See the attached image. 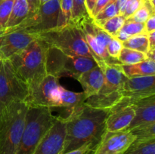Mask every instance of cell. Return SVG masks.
Returning <instances> with one entry per match:
<instances>
[{"label": "cell", "instance_id": "cell-1", "mask_svg": "<svg viewBox=\"0 0 155 154\" xmlns=\"http://www.w3.org/2000/svg\"><path fill=\"white\" fill-rule=\"evenodd\" d=\"M110 110L93 108L85 104L71 110L64 118L66 126L63 152L86 143L97 146L106 131V119Z\"/></svg>", "mask_w": 155, "mask_h": 154}, {"label": "cell", "instance_id": "cell-2", "mask_svg": "<svg viewBox=\"0 0 155 154\" xmlns=\"http://www.w3.org/2000/svg\"><path fill=\"white\" fill-rule=\"evenodd\" d=\"M47 48L43 42L36 39L27 48L8 59L15 72L25 82L30 91L46 75Z\"/></svg>", "mask_w": 155, "mask_h": 154}, {"label": "cell", "instance_id": "cell-3", "mask_svg": "<svg viewBox=\"0 0 155 154\" xmlns=\"http://www.w3.org/2000/svg\"><path fill=\"white\" fill-rule=\"evenodd\" d=\"M33 35L48 48H56L68 54L93 58L77 24L70 23L64 27Z\"/></svg>", "mask_w": 155, "mask_h": 154}, {"label": "cell", "instance_id": "cell-4", "mask_svg": "<svg viewBox=\"0 0 155 154\" xmlns=\"http://www.w3.org/2000/svg\"><path fill=\"white\" fill-rule=\"evenodd\" d=\"M47 107L28 105L25 126L15 154H33L36 146L58 119Z\"/></svg>", "mask_w": 155, "mask_h": 154}, {"label": "cell", "instance_id": "cell-5", "mask_svg": "<svg viewBox=\"0 0 155 154\" xmlns=\"http://www.w3.org/2000/svg\"><path fill=\"white\" fill-rule=\"evenodd\" d=\"M27 110L26 102H15L6 106L0 128V154L16 153L24 132Z\"/></svg>", "mask_w": 155, "mask_h": 154}, {"label": "cell", "instance_id": "cell-6", "mask_svg": "<svg viewBox=\"0 0 155 154\" xmlns=\"http://www.w3.org/2000/svg\"><path fill=\"white\" fill-rule=\"evenodd\" d=\"M96 66L98 65L92 57L68 54L56 48H47V74L58 79L71 77L77 80L83 72Z\"/></svg>", "mask_w": 155, "mask_h": 154}, {"label": "cell", "instance_id": "cell-7", "mask_svg": "<svg viewBox=\"0 0 155 154\" xmlns=\"http://www.w3.org/2000/svg\"><path fill=\"white\" fill-rule=\"evenodd\" d=\"M102 86L96 95L89 97L84 104L93 108L110 110L121 100L123 85L127 77L124 75L121 64L109 65L104 71Z\"/></svg>", "mask_w": 155, "mask_h": 154}, {"label": "cell", "instance_id": "cell-8", "mask_svg": "<svg viewBox=\"0 0 155 154\" xmlns=\"http://www.w3.org/2000/svg\"><path fill=\"white\" fill-rule=\"evenodd\" d=\"M30 90L17 74L8 59H0V101L5 106L26 102Z\"/></svg>", "mask_w": 155, "mask_h": 154}, {"label": "cell", "instance_id": "cell-9", "mask_svg": "<svg viewBox=\"0 0 155 154\" xmlns=\"http://www.w3.org/2000/svg\"><path fill=\"white\" fill-rule=\"evenodd\" d=\"M60 0H50L41 5L36 13L30 14L25 21L7 33L24 30L31 34H35L57 28L60 14Z\"/></svg>", "mask_w": 155, "mask_h": 154}, {"label": "cell", "instance_id": "cell-10", "mask_svg": "<svg viewBox=\"0 0 155 154\" xmlns=\"http://www.w3.org/2000/svg\"><path fill=\"white\" fill-rule=\"evenodd\" d=\"M154 95L155 75L127 78L121 91V100L114 107L131 106L139 100Z\"/></svg>", "mask_w": 155, "mask_h": 154}, {"label": "cell", "instance_id": "cell-11", "mask_svg": "<svg viewBox=\"0 0 155 154\" xmlns=\"http://www.w3.org/2000/svg\"><path fill=\"white\" fill-rule=\"evenodd\" d=\"M59 85L58 79L46 74L43 79L30 91L26 103L28 105L47 107L52 110Z\"/></svg>", "mask_w": 155, "mask_h": 154}, {"label": "cell", "instance_id": "cell-12", "mask_svg": "<svg viewBox=\"0 0 155 154\" xmlns=\"http://www.w3.org/2000/svg\"><path fill=\"white\" fill-rule=\"evenodd\" d=\"M134 140V136L127 129L106 131L92 154H124Z\"/></svg>", "mask_w": 155, "mask_h": 154}, {"label": "cell", "instance_id": "cell-13", "mask_svg": "<svg viewBox=\"0 0 155 154\" xmlns=\"http://www.w3.org/2000/svg\"><path fill=\"white\" fill-rule=\"evenodd\" d=\"M66 135L64 118L58 116L33 154H62Z\"/></svg>", "mask_w": 155, "mask_h": 154}, {"label": "cell", "instance_id": "cell-14", "mask_svg": "<svg viewBox=\"0 0 155 154\" xmlns=\"http://www.w3.org/2000/svg\"><path fill=\"white\" fill-rule=\"evenodd\" d=\"M36 38L24 30H14L4 34L0 44V59H9L27 48Z\"/></svg>", "mask_w": 155, "mask_h": 154}, {"label": "cell", "instance_id": "cell-15", "mask_svg": "<svg viewBox=\"0 0 155 154\" xmlns=\"http://www.w3.org/2000/svg\"><path fill=\"white\" fill-rule=\"evenodd\" d=\"M135 116L132 106H121L111 108L106 119V131H120L129 128Z\"/></svg>", "mask_w": 155, "mask_h": 154}, {"label": "cell", "instance_id": "cell-16", "mask_svg": "<svg viewBox=\"0 0 155 154\" xmlns=\"http://www.w3.org/2000/svg\"><path fill=\"white\" fill-rule=\"evenodd\" d=\"M131 106L135 110V116L127 130L142 124L155 122V95L139 100Z\"/></svg>", "mask_w": 155, "mask_h": 154}, {"label": "cell", "instance_id": "cell-17", "mask_svg": "<svg viewBox=\"0 0 155 154\" xmlns=\"http://www.w3.org/2000/svg\"><path fill=\"white\" fill-rule=\"evenodd\" d=\"M104 72L99 66L95 67L83 72L78 78L77 81L80 83L83 89V93L86 99L89 97L96 95L100 90L104 82Z\"/></svg>", "mask_w": 155, "mask_h": 154}, {"label": "cell", "instance_id": "cell-18", "mask_svg": "<svg viewBox=\"0 0 155 154\" xmlns=\"http://www.w3.org/2000/svg\"><path fill=\"white\" fill-rule=\"evenodd\" d=\"M86 100V97L83 92L71 91L60 85L54 98V108H64L70 113L84 104Z\"/></svg>", "mask_w": 155, "mask_h": 154}, {"label": "cell", "instance_id": "cell-19", "mask_svg": "<svg viewBox=\"0 0 155 154\" xmlns=\"http://www.w3.org/2000/svg\"><path fill=\"white\" fill-rule=\"evenodd\" d=\"M30 14V8L26 0H15L12 13L3 31V34L20 25L28 18Z\"/></svg>", "mask_w": 155, "mask_h": 154}, {"label": "cell", "instance_id": "cell-20", "mask_svg": "<svg viewBox=\"0 0 155 154\" xmlns=\"http://www.w3.org/2000/svg\"><path fill=\"white\" fill-rule=\"evenodd\" d=\"M121 68L127 78L155 75V62L151 59H147L135 64L121 65Z\"/></svg>", "mask_w": 155, "mask_h": 154}, {"label": "cell", "instance_id": "cell-21", "mask_svg": "<svg viewBox=\"0 0 155 154\" xmlns=\"http://www.w3.org/2000/svg\"><path fill=\"white\" fill-rule=\"evenodd\" d=\"M124 154H155V139L147 140H135Z\"/></svg>", "mask_w": 155, "mask_h": 154}, {"label": "cell", "instance_id": "cell-22", "mask_svg": "<svg viewBox=\"0 0 155 154\" xmlns=\"http://www.w3.org/2000/svg\"><path fill=\"white\" fill-rule=\"evenodd\" d=\"M147 59L148 57L145 53L130 48H123L117 60L121 65H132L144 61Z\"/></svg>", "mask_w": 155, "mask_h": 154}, {"label": "cell", "instance_id": "cell-23", "mask_svg": "<svg viewBox=\"0 0 155 154\" xmlns=\"http://www.w3.org/2000/svg\"><path fill=\"white\" fill-rule=\"evenodd\" d=\"M124 48L136 50L140 52L147 54L149 51L148 40L147 34H140L133 36L129 38L127 41L123 42Z\"/></svg>", "mask_w": 155, "mask_h": 154}, {"label": "cell", "instance_id": "cell-24", "mask_svg": "<svg viewBox=\"0 0 155 154\" xmlns=\"http://www.w3.org/2000/svg\"><path fill=\"white\" fill-rule=\"evenodd\" d=\"M136 140H147L155 139V122L142 124L129 129Z\"/></svg>", "mask_w": 155, "mask_h": 154}, {"label": "cell", "instance_id": "cell-25", "mask_svg": "<svg viewBox=\"0 0 155 154\" xmlns=\"http://www.w3.org/2000/svg\"><path fill=\"white\" fill-rule=\"evenodd\" d=\"M125 21L126 18L123 15L118 14L107 20L98 26L101 27L106 33H108L111 37H115L124 26Z\"/></svg>", "mask_w": 155, "mask_h": 154}, {"label": "cell", "instance_id": "cell-26", "mask_svg": "<svg viewBox=\"0 0 155 154\" xmlns=\"http://www.w3.org/2000/svg\"><path fill=\"white\" fill-rule=\"evenodd\" d=\"M86 0H73L71 22L79 24L85 18L90 17L86 11Z\"/></svg>", "mask_w": 155, "mask_h": 154}, {"label": "cell", "instance_id": "cell-27", "mask_svg": "<svg viewBox=\"0 0 155 154\" xmlns=\"http://www.w3.org/2000/svg\"><path fill=\"white\" fill-rule=\"evenodd\" d=\"M73 0H61L60 14H59L58 27L68 25L71 22Z\"/></svg>", "mask_w": 155, "mask_h": 154}, {"label": "cell", "instance_id": "cell-28", "mask_svg": "<svg viewBox=\"0 0 155 154\" xmlns=\"http://www.w3.org/2000/svg\"><path fill=\"white\" fill-rule=\"evenodd\" d=\"M15 0H3L0 2V31H4L12 13Z\"/></svg>", "mask_w": 155, "mask_h": 154}, {"label": "cell", "instance_id": "cell-29", "mask_svg": "<svg viewBox=\"0 0 155 154\" xmlns=\"http://www.w3.org/2000/svg\"><path fill=\"white\" fill-rule=\"evenodd\" d=\"M118 14H119V13H118L116 5H115V3L113 2L111 4L108 5L103 10H101L92 19L95 21V24L100 25V24H101L103 22L107 21V20L110 19V18H113V17L117 16Z\"/></svg>", "mask_w": 155, "mask_h": 154}, {"label": "cell", "instance_id": "cell-30", "mask_svg": "<svg viewBox=\"0 0 155 154\" xmlns=\"http://www.w3.org/2000/svg\"><path fill=\"white\" fill-rule=\"evenodd\" d=\"M120 30L130 36L146 34L145 30V23H137L126 21Z\"/></svg>", "mask_w": 155, "mask_h": 154}, {"label": "cell", "instance_id": "cell-31", "mask_svg": "<svg viewBox=\"0 0 155 154\" xmlns=\"http://www.w3.org/2000/svg\"><path fill=\"white\" fill-rule=\"evenodd\" d=\"M123 48L124 47H123L122 42L118 40L115 37H112L110 42L106 47V49H107V53L110 57L114 59H117Z\"/></svg>", "mask_w": 155, "mask_h": 154}, {"label": "cell", "instance_id": "cell-32", "mask_svg": "<svg viewBox=\"0 0 155 154\" xmlns=\"http://www.w3.org/2000/svg\"><path fill=\"white\" fill-rule=\"evenodd\" d=\"M142 0H127L122 15L127 19L133 14L142 5Z\"/></svg>", "mask_w": 155, "mask_h": 154}, {"label": "cell", "instance_id": "cell-33", "mask_svg": "<svg viewBox=\"0 0 155 154\" xmlns=\"http://www.w3.org/2000/svg\"><path fill=\"white\" fill-rule=\"evenodd\" d=\"M115 0H98L95 4V8H94L93 11H92V14H91V18H93L101 11V10L107 7L108 5L111 4V3L114 2Z\"/></svg>", "mask_w": 155, "mask_h": 154}, {"label": "cell", "instance_id": "cell-34", "mask_svg": "<svg viewBox=\"0 0 155 154\" xmlns=\"http://www.w3.org/2000/svg\"><path fill=\"white\" fill-rule=\"evenodd\" d=\"M94 149H95V146L93 145H92L91 143H86L78 149L62 154H92Z\"/></svg>", "mask_w": 155, "mask_h": 154}, {"label": "cell", "instance_id": "cell-35", "mask_svg": "<svg viewBox=\"0 0 155 154\" xmlns=\"http://www.w3.org/2000/svg\"><path fill=\"white\" fill-rule=\"evenodd\" d=\"M145 30L146 34L155 31V14H151L145 23Z\"/></svg>", "mask_w": 155, "mask_h": 154}, {"label": "cell", "instance_id": "cell-36", "mask_svg": "<svg viewBox=\"0 0 155 154\" xmlns=\"http://www.w3.org/2000/svg\"><path fill=\"white\" fill-rule=\"evenodd\" d=\"M30 8V14H35L40 7V0H26Z\"/></svg>", "mask_w": 155, "mask_h": 154}, {"label": "cell", "instance_id": "cell-37", "mask_svg": "<svg viewBox=\"0 0 155 154\" xmlns=\"http://www.w3.org/2000/svg\"><path fill=\"white\" fill-rule=\"evenodd\" d=\"M147 36H148L149 51L155 50V31L147 34Z\"/></svg>", "mask_w": 155, "mask_h": 154}, {"label": "cell", "instance_id": "cell-38", "mask_svg": "<svg viewBox=\"0 0 155 154\" xmlns=\"http://www.w3.org/2000/svg\"><path fill=\"white\" fill-rule=\"evenodd\" d=\"M97 1H98V0H86V1H85L86 11H87L89 16H91V14H92V11H93L94 8H95Z\"/></svg>", "mask_w": 155, "mask_h": 154}, {"label": "cell", "instance_id": "cell-39", "mask_svg": "<svg viewBox=\"0 0 155 154\" xmlns=\"http://www.w3.org/2000/svg\"><path fill=\"white\" fill-rule=\"evenodd\" d=\"M127 2V0H115V5H116V8L117 9V11L119 13V14L122 15Z\"/></svg>", "mask_w": 155, "mask_h": 154}, {"label": "cell", "instance_id": "cell-40", "mask_svg": "<svg viewBox=\"0 0 155 154\" xmlns=\"http://www.w3.org/2000/svg\"><path fill=\"white\" fill-rule=\"evenodd\" d=\"M130 37H131V36H130L129 35H127V33H124V32L121 30L118 32L116 36H115V38H116V39H117L118 40H120V42H122L127 41Z\"/></svg>", "mask_w": 155, "mask_h": 154}, {"label": "cell", "instance_id": "cell-41", "mask_svg": "<svg viewBox=\"0 0 155 154\" xmlns=\"http://www.w3.org/2000/svg\"><path fill=\"white\" fill-rule=\"evenodd\" d=\"M5 108L6 107L0 101V128H1L2 123L3 122L5 116Z\"/></svg>", "mask_w": 155, "mask_h": 154}, {"label": "cell", "instance_id": "cell-42", "mask_svg": "<svg viewBox=\"0 0 155 154\" xmlns=\"http://www.w3.org/2000/svg\"><path fill=\"white\" fill-rule=\"evenodd\" d=\"M3 36H4V34H3V32L2 31H0V44H1L2 41Z\"/></svg>", "mask_w": 155, "mask_h": 154}, {"label": "cell", "instance_id": "cell-43", "mask_svg": "<svg viewBox=\"0 0 155 154\" xmlns=\"http://www.w3.org/2000/svg\"><path fill=\"white\" fill-rule=\"evenodd\" d=\"M50 0H40V5H41L44 4V3H46L48 2H49Z\"/></svg>", "mask_w": 155, "mask_h": 154}, {"label": "cell", "instance_id": "cell-44", "mask_svg": "<svg viewBox=\"0 0 155 154\" xmlns=\"http://www.w3.org/2000/svg\"><path fill=\"white\" fill-rule=\"evenodd\" d=\"M2 1H3V0H0V2H2Z\"/></svg>", "mask_w": 155, "mask_h": 154}, {"label": "cell", "instance_id": "cell-45", "mask_svg": "<svg viewBox=\"0 0 155 154\" xmlns=\"http://www.w3.org/2000/svg\"><path fill=\"white\" fill-rule=\"evenodd\" d=\"M60 1H61V0H60Z\"/></svg>", "mask_w": 155, "mask_h": 154}]
</instances>
